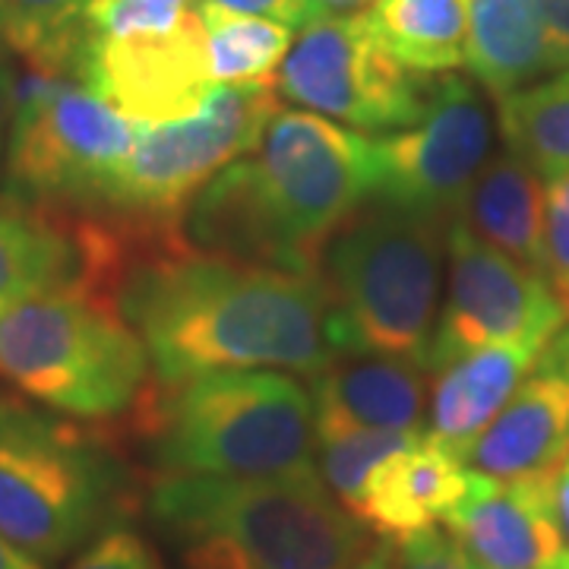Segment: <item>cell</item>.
Instances as JSON below:
<instances>
[{
    "label": "cell",
    "instance_id": "1",
    "mask_svg": "<svg viewBox=\"0 0 569 569\" xmlns=\"http://www.w3.org/2000/svg\"><path fill=\"white\" fill-rule=\"evenodd\" d=\"M118 307L140 332L159 383L222 370L320 373L339 358L323 272H288L197 247L130 266Z\"/></svg>",
    "mask_w": 569,
    "mask_h": 569
},
{
    "label": "cell",
    "instance_id": "2",
    "mask_svg": "<svg viewBox=\"0 0 569 569\" xmlns=\"http://www.w3.org/2000/svg\"><path fill=\"white\" fill-rule=\"evenodd\" d=\"M373 140L279 108L257 149L224 164L183 216L190 247L288 272H320L332 234L370 200Z\"/></svg>",
    "mask_w": 569,
    "mask_h": 569
},
{
    "label": "cell",
    "instance_id": "3",
    "mask_svg": "<svg viewBox=\"0 0 569 569\" xmlns=\"http://www.w3.org/2000/svg\"><path fill=\"white\" fill-rule=\"evenodd\" d=\"M149 509L183 569H355L367 529L317 468L276 478L162 475Z\"/></svg>",
    "mask_w": 569,
    "mask_h": 569
},
{
    "label": "cell",
    "instance_id": "4",
    "mask_svg": "<svg viewBox=\"0 0 569 569\" xmlns=\"http://www.w3.org/2000/svg\"><path fill=\"white\" fill-rule=\"evenodd\" d=\"M133 425L162 475L276 478L317 468L313 399L279 370H222L168 387L156 380Z\"/></svg>",
    "mask_w": 569,
    "mask_h": 569
},
{
    "label": "cell",
    "instance_id": "5",
    "mask_svg": "<svg viewBox=\"0 0 569 569\" xmlns=\"http://www.w3.org/2000/svg\"><path fill=\"white\" fill-rule=\"evenodd\" d=\"M0 377L63 418L137 415L156 387L140 332L92 288H54L0 301Z\"/></svg>",
    "mask_w": 569,
    "mask_h": 569
},
{
    "label": "cell",
    "instance_id": "6",
    "mask_svg": "<svg viewBox=\"0 0 569 569\" xmlns=\"http://www.w3.org/2000/svg\"><path fill=\"white\" fill-rule=\"evenodd\" d=\"M443 222L367 200L323 253L329 332L339 358L389 355L425 365L443 266Z\"/></svg>",
    "mask_w": 569,
    "mask_h": 569
},
{
    "label": "cell",
    "instance_id": "7",
    "mask_svg": "<svg viewBox=\"0 0 569 569\" xmlns=\"http://www.w3.org/2000/svg\"><path fill=\"white\" fill-rule=\"evenodd\" d=\"M127 478L102 440L67 418L0 396V531L41 563L99 538L123 509Z\"/></svg>",
    "mask_w": 569,
    "mask_h": 569
},
{
    "label": "cell",
    "instance_id": "8",
    "mask_svg": "<svg viewBox=\"0 0 569 569\" xmlns=\"http://www.w3.org/2000/svg\"><path fill=\"white\" fill-rule=\"evenodd\" d=\"M137 123L70 73L29 67L7 140V197L44 209H96Z\"/></svg>",
    "mask_w": 569,
    "mask_h": 569
},
{
    "label": "cell",
    "instance_id": "9",
    "mask_svg": "<svg viewBox=\"0 0 569 569\" xmlns=\"http://www.w3.org/2000/svg\"><path fill=\"white\" fill-rule=\"evenodd\" d=\"M276 111V86H216L190 118L137 123L133 149L108 178L96 209L146 231L183 234L187 206L224 164L257 149Z\"/></svg>",
    "mask_w": 569,
    "mask_h": 569
},
{
    "label": "cell",
    "instance_id": "10",
    "mask_svg": "<svg viewBox=\"0 0 569 569\" xmlns=\"http://www.w3.org/2000/svg\"><path fill=\"white\" fill-rule=\"evenodd\" d=\"M437 77L399 63L370 32L365 13L323 17L291 44L279 92L301 108L361 130L415 127Z\"/></svg>",
    "mask_w": 569,
    "mask_h": 569
},
{
    "label": "cell",
    "instance_id": "11",
    "mask_svg": "<svg viewBox=\"0 0 569 569\" xmlns=\"http://www.w3.org/2000/svg\"><path fill=\"white\" fill-rule=\"evenodd\" d=\"M447 247L449 291L427 348V373L475 348H545L567 326L548 279L475 238L462 219L447 224Z\"/></svg>",
    "mask_w": 569,
    "mask_h": 569
},
{
    "label": "cell",
    "instance_id": "12",
    "mask_svg": "<svg viewBox=\"0 0 569 569\" xmlns=\"http://www.w3.org/2000/svg\"><path fill=\"white\" fill-rule=\"evenodd\" d=\"M488 149L490 114L478 89L443 73L430 89L421 121L373 142L370 200L440 222L456 219Z\"/></svg>",
    "mask_w": 569,
    "mask_h": 569
},
{
    "label": "cell",
    "instance_id": "13",
    "mask_svg": "<svg viewBox=\"0 0 569 569\" xmlns=\"http://www.w3.org/2000/svg\"><path fill=\"white\" fill-rule=\"evenodd\" d=\"M152 238L102 209H44L0 197V301L54 288H92L118 301Z\"/></svg>",
    "mask_w": 569,
    "mask_h": 569
},
{
    "label": "cell",
    "instance_id": "14",
    "mask_svg": "<svg viewBox=\"0 0 569 569\" xmlns=\"http://www.w3.org/2000/svg\"><path fill=\"white\" fill-rule=\"evenodd\" d=\"M73 77L99 92L114 111L140 127L171 123L197 114L216 82L209 73L203 13L181 29L140 39H82Z\"/></svg>",
    "mask_w": 569,
    "mask_h": 569
},
{
    "label": "cell",
    "instance_id": "15",
    "mask_svg": "<svg viewBox=\"0 0 569 569\" xmlns=\"http://www.w3.org/2000/svg\"><path fill=\"white\" fill-rule=\"evenodd\" d=\"M569 456V320L550 339L503 411L468 449L478 475L512 481L553 475Z\"/></svg>",
    "mask_w": 569,
    "mask_h": 569
},
{
    "label": "cell",
    "instance_id": "16",
    "mask_svg": "<svg viewBox=\"0 0 569 569\" xmlns=\"http://www.w3.org/2000/svg\"><path fill=\"white\" fill-rule=\"evenodd\" d=\"M550 481L553 475L500 481L471 471L462 503L447 516L449 535L478 569H557L563 541Z\"/></svg>",
    "mask_w": 569,
    "mask_h": 569
},
{
    "label": "cell",
    "instance_id": "17",
    "mask_svg": "<svg viewBox=\"0 0 569 569\" xmlns=\"http://www.w3.org/2000/svg\"><path fill=\"white\" fill-rule=\"evenodd\" d=\"M468 475L466 459L425 430L411 447L389 456L373 471L351 516L389 545H406L418 531L447 522L466 497Z\"/></svg>",
    "mask_w": 569,
    "mask_h": 569
},
{
    "label": "cell",
    "instance_id": "18",
    "mask_svg": "<svg viewBox=\"0 0 569 569\" xmlns=\"http://www.w3.org/2000/svg\"><path fill=\"white\" fill-rule=\"evenodd\" d=\"M427 367L411 358L361 355L313 373V425L421 430L427 402Z\"/></svg>",
    "mask_w": 569,
    "mask_h": 569
},
{
    "label": "cell",
    "instance_id": "19",
    "mask_svg": "<svg viewBox=\"0 0 569 569\" xmlns=\"http://www.w3.org/2000/svg\"><path fill=\"white\" fill-rule=\"evenodd\" d=\"M545 348L488 346L452 358L433 373L427 433L466 459L475 440L503 411L512 392L531 373Z\"/></svg>",
    "mask_w": 569,
    "mask_h": 569
},
{
    "label": "cell",
    "instance_id": "20",
    "mask_svg": "<svg viewBox=\"0 0 569 569\" xmlns=\"http://www.w3.org/2000/svg\"><path fill=\"white\" fill-rule=\"evenodd\" d=\"M456 219L485 244L545 276V187L519 156H493L468 187Z\"/></svg>",
    "mask_w": 569,
    "mask_h": 569
},
{
    "label": "cell",
    "instance_id": "21",
    "mask_svg": "<svg viewBox=\"0 0 569 569\" xmlns=\"http://www.w3.org/2000/svg\"><path fill=\"white\" fill-rule=\"evenodd\" d=\"M466 67L493 99L560 73L538 0H468Z\"/></svg>",
    "mask_w": 569,
    "mask_h": 569
},
{
    "label": "cell",
    "instance_id": "22",
    "mask_svg": "<svg viewBox=\"0 0 569 569\" xmlns=\"http://www.w3.org/2000/svg\"><path fill=\"white\" fill-rule=\"evenodd\" d=\"M365 20L408 70L443 77L466 63L468 0H373Z\"/></svg>",
    "mask_w": 569,
    "mask_h": 569
},
{
    "label": "cell",
    "instance_id": "23",
    "mask_svg": "<svg viewBox=\"0 0 569 569\" xmlns=\"http://www.w3.org/2000/svg\"><path fill=\"white\" fill-rule=\"evenodd\" d=\"M509 152L545 181L569 174V70L497 99Z\"/></svg>",
    "mask_w": 569,
    "mask_h": 569
},
{
    "label": "cell",
    "instance_id": "24",
    "mask_svg": "<svg viewBox=\"0 0 569 569\" xmlns=\"http://www.w3.org/2000/svg\"><path fill=\"white\" fill-rule=\"evenodd\" d=\"M206 54L216 86H276L291 51V29L266 17H247L200 0Z\"/></svg>",
    "mask_w": 569,
    "mask_h": 569
},
{
    "label": "cell",
    "instance_id": "25",
    "mask_svg": "<svg viewBox=\"0 0 569 569\" xmlns=\"http://www.w3.org/2000/svg\"><path fill=\"white\" fill-rule=\"evenodd\" d=\"M89 0H0V51L36 70L70 73Z\"/></svg>",
    "mask_w": 569,
    "mask_h": 569
},
{
    "label": "cell",
    "instance_id": "26",
    "mask_svg": "<svg viewBox=\"0 0 569 569\" xmlns=\"http://www.w3.org/2000/svg\"><path fill=\"white\" fill-rule=\"evenodd\" d=\"M425 430H377V427H323L317 430L320 478L329 493L355 512L367 481L389 456L411 447Z\"/></svg>",
    "mask_w": 569,
    "mask_h": 569
},
{
    "label": "cell",
    "instance_id": "27",
    "mask_svg": "<svg viewBox=\"0 0 569 569\" xmlns=\"http://www.w3.org/2000/svg\"><path fill=\"white\" fill-rule=\"evenodd\" d=\"M200 0H89L82 39H140L181 29Z\"/></svg>",
    "mask_w": 569,
    "mask_h": 569
},
{
    "label": "cell",
    "instance_id": "28",
    "mask_svg": "<svg viewBox=\"0 0 569 569\" xmlns=\"http://www.w3.org/2000/svg\"><path fill=\"white\" fill-rule=\"evenodd\" d=\"M545 276L569 320V174L545 187Z\"/></svg>",
    "mask_w": 569,
    "mask_h": 569
},
{
    "label": "cell",
    "instance_id": "29",
    "mask_svg": "<svg viewBox=\"0 0 569 569\" xmlns=\"http://www.w3.org/2000/svg\"><path fill=\"white\" fill-rule=\"evenodd\" d=\"M70 569H164V563L140 531L111 526L89 541Z\"/></svg>",
    "mask_w": 569,
    "mask_h": 569
},
{
    "label": "cell",
    "instance_id": "30",
    "mask_svg": "<svg viewBox=\"0 0 569 569\" xmlns=\"http://www.w3.org/2000/svg\"><path fill=\"white\" fill-rule=\"evenodd\" d=\"M399 548H402L399 569H478L462 550V545L437 526L418 531L415 538H408Z\"/></svg>",
    "mask_w": 569,
    "mask_h": 569
},
{
    "label": "cell",
    "instance_id": "31",
    "mask_svg": "<svg viewBox=\"0 0 569 569\" xmlns=\"http://www.w3.org/2000/svg\"><path fill=\"white\" fill-rule=\"evenodd\" d=\"M219 3L224 10L247 13V17H266L288 26V29H310L313 22L329 17L320 0H209Z\"/></svg>",
    "mask_w": 569,
    "mask_h": 569
},
{
    "label": "cell",
    "instance_id": "32",
    "mask_svg": "<svg viewBox=\"0 0 569 569\" xmlns=\"http://www.w3.org/2000/svg\"><path fill=\"white\" fill-rule=\"evenodd\" d=\"M557 70H569V0H538Z\"/></svg>",
    "mask_w": 569,
    "mask_h": 569
},
{
    "label": "cell",
    "instance_id": "33",
    "mask_svg": "<svg viewBox=\"0 0 569 569\" xmlns=\"http://www.w3.org/2000/svg\"><path fill=\"white\" fill-rule=\"evenodd\" d=\"M550 503H553V519H557L560 541H563V560H569V456L563 459V466L553 471Z\"/></svg>",
    "mask_w": 569,
    "mask_h": 569
},
{
    "label": "cell",
    "instance_id": "34",
    "mask_svg": "<svg viewBox=\"0 0 569 569\" xmlns=\"http://www.w3.org/2000/svg\"><path fill=\"white\" fill-rule=\"evenodd\" d=\"M13 99H17V77H13V67L0 58V162H3V149H7V140H10Z\"/></svg>",
    "mask_w": 569,
    "mask_h": 569
},
{
    "label": "cell",
    "instance_id": "35",
    "mask_svg": "<svg viewBox=\"0 0 569 569\" xmlns=\"http://www.w3.org/2000/svg\"><path fill=\"white\" fill-rule=\"evenodd\" d=\"M0 569H44L41 560H36L32 553H26L17 548L3 531H0Z\"/></svg>",
    "mask_w": 569,
    "mask_h": 569
},
{
    "label": "cell",
    "instance_id": "36",
    "mask_svg": "<svg viewBox=\"0 0 569 569\" xmlns=\"http://www.w3.org/2000/svg\"><path fill=\"white\" fill-rule=\"evenodd\" d=\"M355 569H399V560H396V548L383 541V545H377V548H370L355 563Z\"/></svg>",
    "mask_w": 569,
    "mask_h": 569
},
{
    "label": "cell",
    "instance_id": "37",
    "mask_svg": "<svg viewBox=\"0 0 569 569\" xmlns=\"http://www.w3.org/2000/svg\"><path fill=\"white\" fill-rule=\"evenodd\" d=\"M326 10H351V7H361V3H373V0H320Z\"/></svg>",
    "mask_w": 569,
    "mask_h": 569
},
{
    "label": "cell",
    "instance_id": "38",
    "mask_svg": "<svg viewBox=\"0 0 569 569\" xmlns=\"http://www.w3.org/2000/svg\"><path fill=\"white\" fill-rule=\"evenodd\" d=\"M557 569H569V560H560V567Z\"/></svg>",
    "mask_w": 569,
    "mask_h": 569
}]
</instances>
